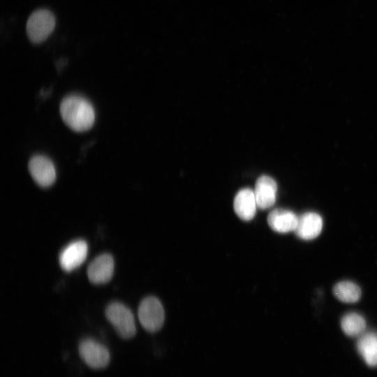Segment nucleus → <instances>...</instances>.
<instances>
[{
  "label": "nucleus",
  "instance_id": "1",
  "mask_svg": "<svg viewBox=\"0 0 377 377\" xmlns=\"http://www.w3.org/2000/svg\"><path fill=\"white\" fill-rule=\"evenodd\" d=\"M60 113L66 124L77 132L89 130L95 121V111L91 103L77 95H71L62 100Z\"/></svg>",
  "mask_w": 377,
  "mask_h": 377
},
{
  "label": "nucleus",
  "instance_id": "2",
  "mask_svg": "<svg viewBox=\"0 0 377 377\" xmlns=\"http://www.w3.org/2000/svg\"><path fill=\"white\" fill-rule=\"evenodd\" d=\"M55 24V16L50 10L38 9L31 14L27 20V36L32 43H40L51 34Z\"/></svg>",
  "mask_w": 377,
  "mask_h": 377
},
{
  "label": "nucleus",
  "instance_id": "3",
  "mask_svg": "<svg viewBox=\"0 0 377 377\" xmlns=\"http://www.w3.org/2000/svg\"><path fill=\"white\" fill-rule=\"evenodd\" d=\"M105 316L121 338L130 339L135 334L133 314L124 304L118 302L110 303L105 309Z\"/></svg>",
  "mask_w": 377,
  "mask_h": 377
},
{
  "label": "nucleus",
  "instance_id": "4",
  "mask_svg": "<svg viewBox=\"0 0 377 377\" xmlns=\"http://www.w3.org/2000/svg\"><path fill=\"white\" fill-rule=\"evenodd\" d=\"M138 316L143 328L149 332L159 330L165 319L164 310L161 302L152 296L142 300L138 307Z\"/></svg>",
  "mask_w": 377,
  "mask_h": 377
},
{
  "label": "nucleus",
  "instance_id": "5",
  "mask_svg": "<svg viewBox=\"0 0 377 377\" xmlns=\"http://www.w3.org/2000/svg\"><path fill=\"white\" fill-rule=\"evenodd\" d=\"M79 354L89 367L100 369L108 366L110 360L108 349L97 341L87 338L79 344Z\"/></svg>",
  "mask_w": 377,
  "mask_h": 377
},
{
  "label": "nucleus",
  "instance_id": "6",
  "mask_svg": "<svg viewBox=\"0 0 377 377\" xmlns=\"http://www.w3.org/2000/svg\"><path fill=\"white\" fill-rule=\"evenodd\" d=\"M88 253V245L82 239L75 240L66 245L60 252L59 262L66 272H71L80 267Z\"/></svg>",
  "mask_w": 377,
  "mask_h": 377
},
{
  "label": "nucleus",
  "instance_id": "7",
  "mask_svg": "<svg viewBox=\"0 0 377 377\" xmlns=\"http://www.w3.org/2000/svg\"><path fill=\"white\" fill-rule=\"evenodd\" d=\"M29 170L34 180L42 187H48L56 179V170L52 161L42 155L33 156L29 162Z\"/></svg>",
  "mask_w": 377,
  "mask_h": 377
},
{
  "label": "nucleus",
  "instance_id": "8",
  "mask_svg": "<svg viewBox=\"0 0 377 377\" xmlns=\"http://www.w3.org/2000/svg\"><path fill=\"white\" fill-rule=\"evenodd\" d=\"M114 259L108 253L97 256L87 268V276L94 284H104L110 281L114 272Z\"/></svg>",
  "mask_w": 377,
  "mask_h": 377
},
{
  "label": "nucleus",
  "instance_id": "9",
  "mask_svg": "<svg viewBox=\"0 0 377 377\" xmlns=\"http://www.w3.org/2000/svg\"><path fill=\"white\" fill-rule=\"evenodd\" d=\"M277 185L272 177L263 175L255 184L253 190L258 207L265 209L272 207L276 201Z\"/></svg>",
  "mask_w": 377,
  "mask_h": 377
},
{
  "label": "nucleus",
  "instance_id": "10",
  "mask_svg": "<svg viewBox=\"0 0 377 377\" xmlns=\"http://www.w3.org/2000/svg\"><path fill=\"white\" fill-rule=\"evenodd\" d=\"M323 228V219L316 212H306L298 217L295 230L297 236L303 240H311L317 237Z\"/></svg>",
  "mask_w": 377,
  "mask_h": 377
},
{
  "label": "nucleus",
  "instance_id": "11",
  "mask_svg": "<svg viewBox=\"0 0 377 377\" xmlns=\"http://www.w3.org/2000/svg\"><path fill=\"white\" fill-rule=\"evenodd\" d=\"M258 207L253 190L243 188L238 191L234 199V209L236 214L244 221L251 220Z\"/></svg>",
  "mask_w": 377,
  "mask_h": 377
},
{
  "label": "nucleus",
  "instance_id": "12",
  "mask_svg": "<svg viewBox=\"0 0 377 377\" xmlns=\"http://www.w3.org/2000/svg\"><path fill=\"white\" fill-rule=\"evenodd\" d=\"M267 222L273 230L280 233H286L295 230L298 217L291 211L276 209L269 214Z\"/></svg>",
  "mask_w": 377,
  "mask_h": 377
},
{
  "label": "nucleus",
  "instance_id": "13",
  "mask_svg": "<svg viewBox=\"0 0 377 377\" xmlns=\"http://www.w3.org/2000/svg\"><path fill=\"white\" fill-rule=\"evenodd\" d=\"M357 349L365 362L370 367H377V333L368 332L359 337Z\"/></svg>",
  "mask_w": 377,
  "mask_h": 377
},
{
  "label": "nucleus",
  "instance_id": "14",
  "mask_svg": "<svg viewBox=\"0 0 377 377\" xmlns=\"http://www.w3.org/2000/svg\"><path fill=\"white\" fill-rule=\"evenodd\" d=\"M333 293L339 300L345 303L357 302L362 294L360 288L356 283L349 281L337 283L334 286Z\"/></svg>",
  "mask_w": 377,
  "mask_h": 377
},
{
  "label": "nucleus",
  "instance_id": "15",
  "mask_svg": "<svg viewBox=\"0 0 377 377\" xmlns=\"http://www.w3.org/2000/svg\"><path fill=\"white\" fill-rule=\"evenodd\" d=\"M341 327L346 335L360 337L366 328V321L360 314L350 312L343 316Z\"/></svg>",
  "mask_w": 377,
  "mask_h": 377
}]
</instances>
